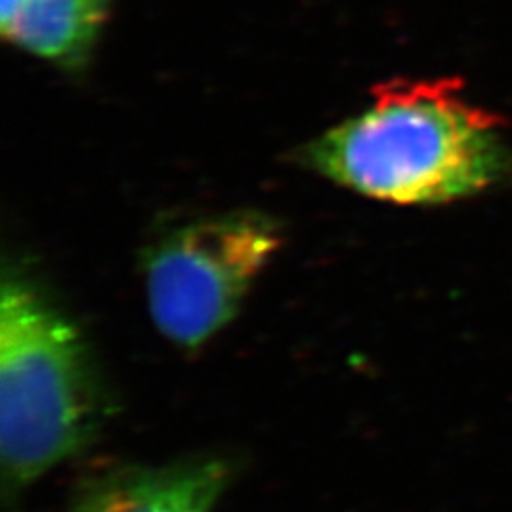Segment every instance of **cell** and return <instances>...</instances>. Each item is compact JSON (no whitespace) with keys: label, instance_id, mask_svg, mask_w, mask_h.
Here are the masks:
<instances>
[{"label":"cell","instance_id":"6da1fadb","mask_svg":"<svg viewBox=\"0 0 512 512\" xmlns=\"http://www.w3.org/2000/svg\"><path fill=\"white\" fill-rule=\"evenodd\" d=\"M342 188L393 205H442L512 180L502 120L451 79H391L303 152Z\"/></svg>","mask_w":512,"mask_h":512},{"label":"cell","instance_id":"7a4b0ae2","mask_svg":"<svg viewBox=\"0 0 512 512\" xmlns=\"http://www.w3.org/2000/svg\"><path fill=\"white\" fill-rule=\"evenodd\" d=\"M105 395L73 320L22 271L0 288V466L22 491L86 448L103 425Z\"/></svg>","mask_w":512,"mask_h":512},{"label":"cell","instance_id":"3957f363","mask_svg":"<svg viewBox=\"0 0 512 512\" xmlns=\"http://www.w3.org/2000/svg\"><path fill=\"white\" fill-rule=\"evenodd\" d=\"M282 246L280 224L259 210L207 216L148 252V310L173 344L197 348L227 327Z\"/></svg>","mask_w":512,"mask_h":512},{"label":"cell","instance_id":"277c9868","mask_svg":"<svg viewBox=\"0 0 512 512\" xmlns=\"http://www.w3.org/2000/svg\"><path fill=\"white\" fill-rule=\"evenodd\" d=\"M227 478L222 461L124 470L99 480L79 512H210Z\"/></svg>","mask_w":512,"mask_h":512},{"label":"cell","instance_id":"5b68a950","mask_svg":"<svg viewBox=\"0 0 512 512\" xmlns=\"http://www.w3.org/2000/svg\"><path fill=\"white\" fill-rule=\"evenodd\" d=\"M111 0H0L3 37L64 69L82 67L101 35Z\"/></svg>","mask_w":512,"mask_h":512}]
</instances>
